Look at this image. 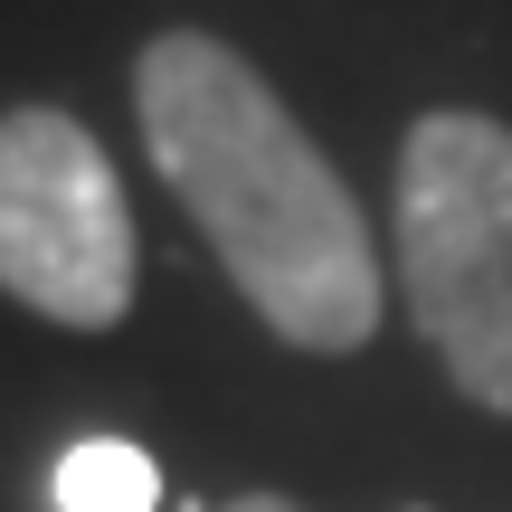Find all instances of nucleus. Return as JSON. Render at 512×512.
I'll use <instances>...</instances> for the list:
<instances>
[{
	"mask_svg": "<svg viewBox=\"0 0 512 512\" xmlns=\"http://www.w3.org/2000/svg\"><path fill=\"white\" fill-rule=\"evenodd\" d=\"M143 152L181 219L209 238L247 313L294 351H370L389 313V275L370 219L332 152L285 114V95L209 29H162L133 57Z\"/></svg>",
	"mask_w": 512,
	"mask_h": 512,
	"instance_id": "obj_1",
	"label": "nucleus"
},
{
	"mask_svg": "<svg viewBox=\"0 0 512 512\" xmlns=\"http://www.w3.org/2000/svg\"><path fill=\"white\" fill-rule=\"evenodd\" d=\"M389 256L446 380L512 418V124L475 105H437L408 124Z\"/></svg>",
	"mask_w": 512,
	"mask_h": 512,
	"instance_id": "obj_2",
	"label": "nucleus"
},
{
	"mask_svg": "<svg viewBox=\"0 0 512 512\" xmlns=\"http://www.w3.org/2000/svg\"><path fill=\"white\" fill-rule=\"evenodd\" d=\"M133 209L105 143L67 105L0 114V294L67 332H114L143 285Z\"/></svg>",
	"mask_w": 512,
	"mask_h": 512,
	"instance_id": "obj_3",
	"label": "nucleus"
},
{
	"mask_svg": "<svg viewBox=\"0 0 512 512\" xmlns=\"http://www.w3.org/2000/svg\"><path fill=\"white\" fill-rule=\"evenodd\" d=\"M152 503H162V475H152L143 446L86 437L57 456V512H152Z\"/></svg>",
	"mask_w": 512,
	"mask_h": 512,
	"instance_id": "obj_4",
	"label": "nucleus"
},
{
	"mask_svg": "<svg viewBox=\"0 0 512 512\" xmlns=\"http://www.w3.org/2000/svg\"><path fill=\"white\" fill-rule=\"evenodd\" d=\"M219 512H304V503H285V494H238V503H219Z\"/></svg>",
	"mask_w": 512,
	"mask_h": 512,
	"instance_id": "obj_5",
	"label": "nucleus"
},
{
	"mask_svg": "<svg viewBox=\"0 0 512 512\" xmlns=\"http://www.w3.org/2000/svg\"><path fill=\"white\" fill-rule=\"evenodd\" d=\"M418 512H427V503H418Z\"/></svg>",
	"mask_w": 512,
	"mask_h": 512,
	"instance_id": "obj_6",
	"label": "nucleus"
}]
</instances>
